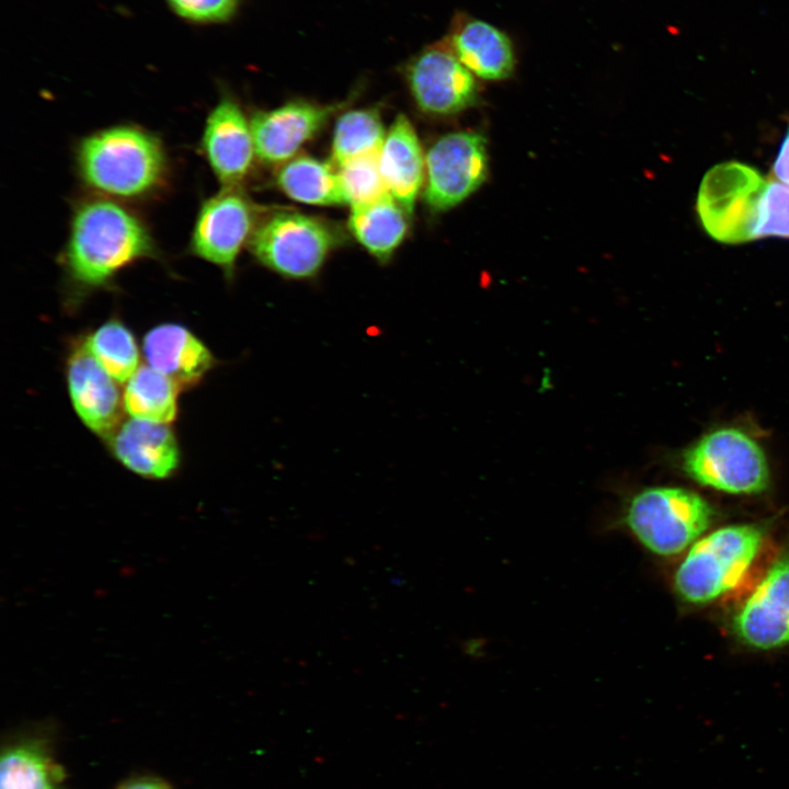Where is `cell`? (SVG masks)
<instances>
[{
	"mask_svg": "<svg viewBox=\"0 0 789 789\" xmlns=\"http://www.w3.org/2000/svg\"><path fill=\"white\" fill-rule=\"evenodd\" d=\"M76 167L88 188L113 199L147 198L165 186L169 175L161 139L132 124L83 137L76 149Z\"/></svg>",
	"mask_w": 789,
	"mask_h": 789,
	"instance_id": "cell-2",
	"label": "cell"
},
{
	"mask_svg": "<svg viewBox=\"0 0 789 789\" xmlns=\"http://www.w3.org/2000/svg\"><path fill=\"white\" fill-rule=\"evenodd\" d=\"M178 15L198 23L222 22L231 18L239 0H168Z\"/></svg>",
	"mask_w": 789,
	"mask_h": 789,
	"instance_id": "cell-27",
	"label": "cell"
},
{
	"mask_svg": "<svg viewBox=\"0 0 789 789\" xmlns=\"http://www.w3.org/2000/svg\"><path fill=\"white\" fill-rule=\"evenodd\" d=\"M789 238V187L767 182L758 205L755 238Z\"/></svg>",
	"mask_w": 789,
	"mask_h": 789,
	"instance_id": "cell-26",
	"label": "cell"
},
{
	"mask_svg": "<svg viewBox=\"0 0 789 789\" xmlns=\"http://www.w3.org/2000/svg\"><path fill=\"white\" fill-rule=\"evenodd\" d=\"M445 43L468 70L483 80H504L515 69L511 38L483 20L457 16Z\"/></svg>",
	"mask_w": 789,
	"mask_h": 789,
	"instance_id": "cell-15",
	"label": "cell"
},
{
	"mask_svg": "<svg viewBox=\"0 0 789 789\" xmlns=\"http://www.w3.org/2000/svg\"><path fill=\"white\" fill-rule=\"evenodd\" d=\"M201 149L222 187H241L256 156L250 121L232 98L222 96L209 112Z\"/></svg>",
	"mask_w": 789,
	"mask_h": 789,
	"instance_id": "cell-13",
	"label": "cell"
},
{
	"mask_svg": "<svg viewBox=\"0 0 789 789\" xmlns=\"http://www.w3.org/2000/svg\"><path fill=\"white\" fill-rule=\"evenodd\" d=\"M766 185L755 168L737 161L710 169L697 197V213L706 231L723 243L755 239L758 205Z\"/></svg>",
	"mask_w": 789,
	"mask_h": 789,
	"instance_id": "cell-6",
	"label": "cell"
},
{
	"mask_svg": "<svg viewBox=\"0 0 789 789\" xmlns=\"http://www.w3.org/2000/svg\"><path fill=\"white\" fill-rule=\"evenodd\" d=\"M409 217L403 207L388 195L374 203L352 207L348 229L368 253L386 262L405 238Z\"/></svg>",
	"mask_w": 789,
	"mask_h": 789,
	"instance_id": "cell-19",
	"label": "cell"
},
{
	"mask_svg": "<svg viewBox=\"0 0 789 789\" xmlns=\"http://www.w3.org/2000/svg\"><path fill=\"white\" fill-rule=\"evenodd\" d=\"M59 771L35 742L15 744L3 752L0 789H58Z\"/></svg>",
	"mask_w": 789,
	"mask_h": 789,
	"instance_id": "cell-23",
	"label": "cell"
},
{
	"mask_svg": "<svg viewBox=\"0 0 789 789\" xmlns=\"http://www.w3.org/2000/svg\"><path fill=\"white\" fill-rule=\"evenodd\" d=\"M379 164L389 194L411 216L425 180V156L416 132L404 114L387 130Z\"/></svg>",
	"mask_w": 789,
	"mask_h": 789,
	"instance_id": "cell-18",
	"label": "cell"
},
{
	"mask_svg": "<svg viewBox=\"0 0 789 789\" xmlns=\"http://www.w3.org/2000/svg\"><path fill=\"white\" fill-rule=\"evenodd\" d=\"M775 175L786 184H789V132L787 133L777 159L774 163Z\"/></svg>",
	"mask_w": 789,
	"mask_h": 789,
	"instance_id": "cell-28",
	"label": "cell"
},
{
	"mask_svg": "<svg viewBox=\"0 0 789 789\" xmlns=\"http://www.w3.org/2000/svg\"><path fill=\"white\" fill-rule=\"evenodd\" d=\"M85 344L100 365L119 384L139 368V350L130 330L111 320L99 327Z\"/></svg>",
	"mask_w": 789,
	"mask_h": 789,
	"instance_id": "cell-24",
	"label": "cell"
},
{
	"mask_svg": "<svg viewBox=\"0 0 789 789\" xmlns=\"http://www.w3.org/2000/svg\"><path fill=\"white\" fill-rule=\"evenodd\" d=\"M341 104L290 101L250 119L256 159L265 164H283L329 123Z\"/></svg>",
	"mask_w": 789,
	"mask_h": 789,
	"instance_id": "cell-11",
	"label": "cell"
},
{
	"mask_svg": "<svg viewBox=\"0 0 789 789\" xmlns=\"http://www.w3.org/2000/svg\"><path fill=\"white\" fill-rule=\"evenodd\" d=\"M487 173L482 135L466 130L446 134L425 153L424 201L433 210H448L473 193Z\"/></svg>",
	"mask_w": 789,
	"mask_h": 789,
	"instance_id": "cell-9",
	"label": "cell"
},
{
	"mask_svg": "<svg viewBox=\"0 0 789 789\" xmlns=\"http://www.w3.org/2000/svg\"><path fill=\"white\" fill-rule=\"evenodd\" d=\"M387 132L375 108L351 110L335 122L331 161L334 167L365 155L379 153Z\"/></svg>",
	"mask_w": 789,
	"mask_h": 789,
	"instance_id": "cell-22",
	"label": "cell"
},
{
	"mask_svg": "<svg viewBox=\"0 0 789 789\" xmlns=\"http://www.w3.org/2000/svg\"><path fill=\"white\" fill-rule=\"evenodd\" d=\"M713 510L699 494L678 487H651L626 503L622 525L650 552L672 557L708 529Z\"/></svg>",
	"mask_w": 789,
	"mask_h": 789,
	"instance_id": "cell-4",
	"label": "cell"
},
{
	"mask_svg": "<svg viewBox=\"0 0 789 789\" xmlns=\"http://www.w3.org/2000/svg\"><path fill=\"white\" fill-rule=\"evenodd\" d=\"M275 180L279 190L293 201L313 206L346 204L332 162L310 156L295 157L282 164Z\"/></svg>",
	"mask_w": 789,
	"mask_h": 789,
	"instance_id": "cell-20",
	"label": "cell"
},
{
	"mask_svg": "<svg viewBox=\"0 0 789 789\" xmlns=\"http://www.w3.org/2000/svg\"><path fill=\"white\" fill-rule=\"evenodd\" d=\"M343 237L333 224L295 209L260 216L249 249L263 266L289 279L315 277Z\"/></svg>",
	"mask_w": 789,
	"mask_h": 789,
	"instance_id": "cell-5",
	"label": "cell"
},
{
	"mask_svg": "<svg viewBox=\"0 0 789 789\" xmlns=\"http://www.w3.org/2000/svg\"><path fill=\"white\" fill-rule=\"evenodd\" d=\"M259 218L260 210L241 187H222L202 203L188 243L190 252L218 266L229 278Z\"/></svg>",
	"mask_w": 789,
	"mask_h": 789,
	"instance_id": "cell-8",
	"label": "cell"
},
{
	"mask_svg": "<svg viewBox=\"0 0 789 789\" xmlns=\"http://www.w3.org/2000/svg\"><path fill=\"white\" fill-rule=\"evenodd\" d=\"M684 471L698 483L731 494H756L769 485L764 450L732 427L712 431L683 455Z\"/></svg>",
	"mask_w": 789,
	"mask_h": 789,
	"instance_id": "cell-7",
	"label": "cell"
},
{
	"mask_svg": "<svg viewBox=\"0 0 789 789\" xmlns=\"http://www.w3.org/2000/svg\"><path fill=\"white\" fill-rule=\"evenodd\" d=\"M157 256L146 221L126 205L94 194L73 207L60 263L77 287H104L133 263Z\"/></svg>",
	"mask_w": 789,
	"mask_h": 789,
	"instance_id": "cell-1",
	"label": "cell"
},
{
	"mask_svg": "<svg viewBox=\"0 0 789 789\" xmlns=\"http://www.w3.org/2000/svg\"><path fill=\"white\" fill-rule=\"evenodd\" d=\"M121 789H168L165 785L153 779H137L124 785Z\"/></svg>",
	"mask_w": 789,
	"mask_h": 789,
	"instance_id": "cell-29",
	"label": "cell"
},
{
	"mask_svg": "<svg viewBox=\"0 0 789 789\" xmlns=\"http://www.w3.org/2000/svg\"><path fill=\"white\" fill-rule=\"evenodd\" d=\"M142 351L148 365L179 388L198 382L214 364L207 346L176 323H163L149 330L144 338Z\"/></svg>",
	"mask_w": 789,
	"mask_h": 789,
	"instance_id": "cell-17",
	"label": "cell"
},
{
	"mask_svg": "<svg viewBox=\"0 0 789 789\" xmlns=\"http://www.w3.org/2000/svg\"><path fill=\"white\" fill-rule=\"evenodd\" d=\"M733 628L751 648L770 650L789 643V556L767 569L735 614Z\"/></svg>",
	"mask_w": 789,
	"mask_h": 789,
	"instance_id": "cell-12",
	"label": "cell"
},
{
	"mask_svg": "<svg viewBox=\"0 0 789 789\" xmlns=\"http://www.w3.org/2000/svg\"><path fill=\"white\" fill-rule=\"evenodd\" d=\"M446 43L430 46L407 65L405 78L416 106L425 114L460 113L478 100V82Z\"/></svg>",
	"mask_w": 789,
	"mask_h": 789,
	"instance_id": "cell-10",
	"label": "cell"
},
{
	"mask_svg": "<svg viewBox=\"0 0 789 789\" xmlns=\"http://www.w3.org/2000/svg\"><path fill=\"white\" fill-rule=\"evenodd\" d=\"M764 540V530L754 524L724 526L700 537L676 569V594L702 605L730 593L751 570Z\"/></svg>",
	"mask_w": 789,
	"mask_h": 789,
	"instance_id": "cell-3",
	"label": "cell"
},
{
	"mask_svg": "<svg viewBox=\"0 0 789 789\" xmlns=\"http://www.w3.org/2000/svg\"><path fill=\"white\" fill-rule=\"evenodd\" d=\"M68 389L80 420L102 436H111L121 419L116 380L100 365L85 341L71 353L67 365Z\"/></svg>",
	"mask_w": 789,
	"mask_h": 789,
	"instance_id": "cell-14",
	"label": "cell"
},
{
	"mask_svg": "<svg viewBox=\"0 0 789 789\" xmlns=\"http://www.w3.org/2000/svg\"><path fill=\"white\" fill-rule=\"evenodd\" d=\"M116 458L129 470L150 479H164L179 466L176 438L165 423L132 418L111 434Z\"/></svg>",
	"mask_w": 789,
	"mask_h": 789,
	"instance_id": "cell-16",
	"label": "cell"
},
{
	"mask_svg": "<svg viewBox=\"0 0 789 789\" xmlns=\"http://www.w3.org/2000/svg\"><path fill=\"white\" fill-rule=\"evenodd\" d=\"M335 168L346 204L351 208L390 195L381 174L379 153L361 156Z\"/></svg>",
	"mask_w": 789,
	"mask_h": 789,
	"instance_id": "cell-25",
	"label": "cell"
},
{
	"mask_svg": "<svg viewBox=\"0 0 789 789\" xmlns=\"http://www.w3.org/2000/svg\"><path fill=\"white\" fill-rule=\"evenodd\" d=\"M179 387L151 366H140L126 382L123 402L134 419L170 423L176 416Z\"/></svg>",
	"mask_w": 789,
	"mask_h": 789,
	"instance_id": "cell-21",
	"label": "cell"
}]
</instances>
